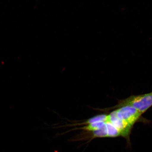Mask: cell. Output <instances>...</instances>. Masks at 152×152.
Returning <instances> with one entry per match:
<instances>
[{
    "label": "cell",
    "mask_w": 152,
    "mask_h": 152,
    "mask_svg": "<svg viewBox=\"0 0 152 152\" xmlns=\"http://www.w3.org/2000/svg\"><path fill=\"white\" fill-rule=\"evenodd\" d=\"M108 121L111 123L118 129L121 133V137L127 139V140L129 139L133 127L123 120L119 118L115 110L108 115Z\"/></svg>",
    "instance_id": "obj_3"
},
{
    "label": "cell",
    "mask_w": 152,
    "mask_h": 152,
    "mask_svg": "<svg viewBox=\"0 0 152 152\" xmlns=\"http://www.w3.org/2000/svg\"><path fill=\"white\" fill-rule=\"evenodd\" d=\"M125 106H131L143 114L152 106V92L141 95H132L125 99L119 100L117 104L113 107L99 110L107 111Z\"/></svg>",
    "instance_id": "obj_1"
},
{
    "label": "cell",
    "mask_w": 152,
    "mask_h": 152,
    "mask_svg": "<svg viewBox=\"0 0 152 152\" xmlns=\"http://www.w3.org/2000/svg\"><path fill=\"white\" fill-rule=\"evenodd\" d=\"M104 128L106 130V137H116L119 136L121 137V133L118 129L109 121L106 122Z\"/></svg>",
    "instance_id": "obj_4"
},
{
    "label": "cell",
    "mask_w": 152,
    "mask_h": 152,
    "mask_svg": "<svg viewBox=\"0 0 152 152\" xmlns=\"http://www.w3.org/2000/svg\"><path fill=\"white\" fill-rule=\"evenodd\" d=\"M117 116L133 127L142 114L135 108L130 106H125L115 110Z\"/></svg>",
    "instance_id": "obj_2"
}]
</instances>
